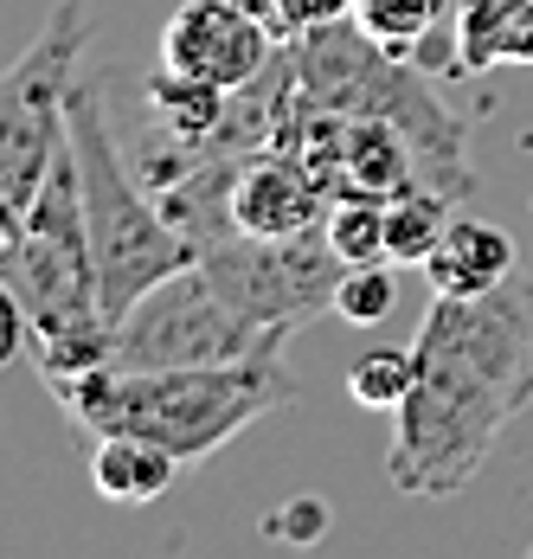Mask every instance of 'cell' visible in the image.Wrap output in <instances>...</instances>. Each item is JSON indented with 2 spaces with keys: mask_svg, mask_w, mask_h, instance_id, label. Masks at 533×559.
Wrapping results in <instances>:
<instances>
[{
  "mask_svg": "<svg viewBox=\"0 0 533 559\" xmlns=\"http://www.w3.org/2000/svg\"><path fill=\"white\" fill-rule=\"evenodd\" d=\"M0 283H7V309H13V341H26L46 386L78 380V373L109 360L116 322L104 316V283H97V258H91V225H84L71 142L58 148L26 219L7 225Z\"/></svg>",
  "mask_w": 533,
  "mask_h": 559,
  "instance_id": "cell-2",
  "label": "cell"
},
{
  "mask_svg": "<svg viewBox=\"0 0 533 559\" xmlns=\"http://www.w3.org/2000/svg\"><path fill=\"white\" fill-rule=\"evenodd\" d=\"M392 296H399V283H392L386 264H347V277L334 289V316L354 322V329H379L392 316Z\"/></svg>",
  "mask_w": 533,
  "mask_h": 559,
  "instance_id": "cell-17",
  "label": "cell"
},
{
  "mask_svg": "<svg viewBox=\"0 0 533 559\" xmlns=\"http://www.w3.org/2000/svg\"><path fill=\"white\" fill-rule=\"evenodd\" d=\"M52 399L78 431H135L167 444L180 463H206L245 425H258L289 399L283 354H251L225 367H91L58 380Z\"/></svg>",
  "mask_w": 533,
  "mask_h": 559,
  "instance_id": "cell-3",
  "label": "cell"
},
{
  "mask_svg": "<svg viewBox=\"0 0 533 559\" xmlns=\"http://www.w3.org/2000/svg\"><path fill=\"white\" fill-rule=\"evenodd\" d=\"M289 329L251 322L225 289L213 283L206 264H187L167 283H155L122 322L109 367H225V360H251V354H283Z\"/></svg>",
  "mask_w": 533,
  "mask_h": 559,
  "instance_id": "cell-6",
  "label": "cell"
},
{
  "mask_svg": "<svg viewBox=\"0 0 533 559\" xmlns=\"http://www.w3.org/2000/svg\"><path fill=\"white\" fill-rule=\"evenodd\" d=\"M418 271H425L430 296H482L521 271V245L488 219H450V231L437 238V251Z\"/></svg>",
  "mask_w": 533,
  "mask_h": 559,
  "instance_id": "cell-10",
  "label": "cell"
},
{
  "mask_svg": "<svg viewBox=\"0 0 533 559\" xmlns=\"http://www.w3.org/2000/svg\"><path fill=\"white\" fill-rule=\"evenodd\" d=\"M91 39H97L91 0H58L33 52L0 78V231L26 219L58 148L71 142V91L84 78L78 64Z\"/></svg>",
  "mask_w": 533,
  "mask_h": 559,
  "instance_id": "cell-5",
  "label": "cell"
},
{
  "mask_svg": "<svg viewBox=\"0 0 533 559\" xmlns=\"http://www.w3.org/2000/svg\"><path fill=\"white\" fill-rule=\"evenodd\" d=\"M270 534L276 540H321L328 534V502H316V496L309 502H289V514L270 521Z\"/></svg>",
  "mask_w": 533,
  "mask_h": 559,
  "instance_id": "cell-18",
  "label": "cell"
},
{
  "mask_svg": "<svg viewBox=\"0 0 533 559\" xmlns=\"http://www.w3.org/2000/svg\"><path fill=\"white\" fill-rule=\"evenodd\" d=\"M418 380L392 412L386 476L405 496H457L533 399V277L482 296H437L412 341Z\"/></svg>",
  "mask_w": 533,
  "mask_h": 559,
  "instance_id": "cell-1",
  "label": "cell"
},
{
  "mask_svg": "<svg viewBox=\"0 0 533 559\" xmlns=\"http://www.w3.org/2000/svg\"><path fill=\"white\" fill-rule=\"evenodd\" d=\"M276 33L245 0H180L174 20L161 26L155 71L206 84V91H251L276 64Z\"/></svg>",
  "mask_w": 533,
  "mask_h": 559,
  "instance_id": "cell-8",
  "label": "cell"
},
{
  "mask_svg": "<svg viewBox=\"0 0 533 559\" xmlns=\"http://www.w3.org/2000/svg\"><path fill=\"white\" fill-rule=\"evenodd\" d=\"M71 155H78V193H84V225H91V258L104 283V316L122 322L155 283L200 264V245L167 219L149 180L129 168L109 116V78L84 71L71 91Z\"/></svg>",
  "mask_w": 533,
  "mask_h": 559,
  "instance_id": "cell-4",
  "label": "cell"
},
{
  "mask_svg": "<svg viewBox=\"0 0 533 559\" xmlns=\"http://www.w3.org/2000/svg\"><path fill=\"white\" fill-rule=\"evenodd\" d=\"M321 200H334V193L289 148H251L232 168V180H225V219L245 238H303V231H321L328 225Z\"/></svg>",
  "mask_w": 533,
  "mask_h": 559,
  "instance_id": "cell-9",
  "label": "cell"
},
{
  "mask_svg": "<svg viewBox=\"0 0 533 559\" xmlns=\"http://www.w3.org/2000/svg\"><path fill=\"white\" fill-rule=\"evenodd\" d=\"M180 476V456L155 438H135V431H97L91 438V489L116 508H142L161 502Z\"/></svg>",
  "mask_w": 533,
  "mask_h": 559,
  "instance_id": "cell-11",
  "label": "cell"
},
{
  "mask_svg": "<svg viewBox=\"0 0 533 559\" xmlns=\"http://www.w3.org/2000/svg\"><path fill=\"white\" fill-rule=\"evenodd\" d=\"M200 264L213 271V283L264 329H303L321 309H334V289L347 277L341 251L328 245V231H303V238H245L225 231L200 251Z\"/></svg>",
  "mask_w": 533,
  "mask_h": 559,
  "instance_id": "cell-7",
  "label": "cell"
},
{
  "mask_svg": "<svg viewBox=\"0 0 533 559\" xmlns=\"http://www.w3.org/2000/svg\"><path fill=\"white\" fill-rule=\"evenodd\" d=\"M533 64V0H457V71Z\"/></svg>",
  "mask_w": 533,
  "mask_h": 559,
  "instance_id": "cell-12",
  "label": "cell"
},
{
  "mask_svg": "<svg viewBox=\"0 0 533 559\" xmlns=\"http://www.w3.org/2000/svg\"><path fill=\"white\" fill-rule=\"evenodd\" d=\"M443 231H450V193L443 187L412 180V187L386 193V251H392V264H425Z\"/></svg>",
  "mask_w": 533,
  "mask_h": 559,
  "instance_id": "cell-14",
  "label": "cell"
},
{
  "mask_svg": "<svg viewBox=\"0 0 533 559\" xmlns=\"http://www.w3.org/2000/svg\"><path fill=\"white\" fill-rule=\"evenodd\" d=\"M347 20L392 58H425L457 33V0H347Z\"/></svg>",
  "mask_w": 533,
  "mask_h": 559,
  "instance_id": "cell-13",
  "label": "cell"
},
{
  "mask_svg": "<svg viewBox=\"0 0 533 559\" xmlns=\"http://www.w3.org/2000/svg\"><path fill=\"white\" fill-rule=\"evenodd\" d=\"M321 231L341 251V264H392V251H386V200L379 193H341V206H328Z\"/></svg>",
  "mask_w": 533,
  "mask_h": 559,
  "instance_id": "cell-15",
  "label": "cell"
},
{
  "mask_svg": "<svg viewBox=\"0 0 533 559\" xmlns=\"http://www.w3.org/2000/svg\"><path fill=\"white\" fill-rule=\"evenodd\" d=\"M412 380H418V354L412 347H367L347 367V399L360 412H399Z\"/></svg>",
  "mask_w": 533,
  "mask_h": 559,
  "instance_id": "cell-16",
  "label": "cell"
}]
</instances>
